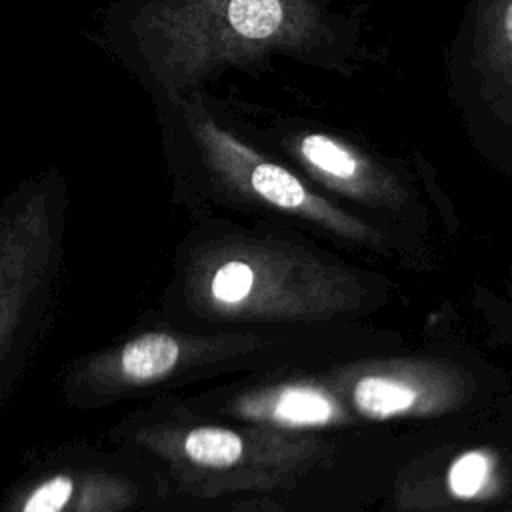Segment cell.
Here are the masks:
<instances>
[{"mask_svg":"<svg viewBox=\"0 0 512 512\" xmlns=\"http://www.w3.org/2000/svg\"><path fill=\"white\" fill-rule=\"evenodd\" d=\"M364 300L358 278L300 246L214 224L178 248L160 312L196 330L246 322H318Z\"/></svg>","mask_w":512,"mask_h":512,"instance_id":"6da1fadb","label":"cell"},{"mask_svg":"<svg viewBox=\"0 0 512 512\" xmlns=\"http://www.w3.org/2000/svg\"><path fill=\"white\" fill-rule=\"evenodd\" d=\"M342 22L318 0H138L122 16L120 48L166 98L188 96L232 66L274 54L328 58Z\"/></svg>","mask_w":512,"mask_h":512,"instance_id":"7a4b0ae2","label":"cell"},{"mask_svg":"<svg viewBox=\"0 0 512 512\" xmlns=\"http://www.w3.org/2000/svg\"><path fill=\"white\" fill-rule=\"evenodd\" d=\"M106 438L154 462L172 494L200 500L286 486L330 454L318 434L210 416L170 394L122 416Z\"/></svg>","mask_w":512,"mask_h":512,"instance_id":"3957f363","label":"cell"},{"mask_svg":"<svg viewBox=\"0 0 512 512\" xmlns=\"http://www.w3.org/2000/svg\"><path fill=\"white\" fill-rule=\"evenodd\" d=\"M66 184L58 172L0 200V412L56 324L66 284Z\"/></svg>","mask_w":512,"mask_h":512,"instance_id":"277c9868","label":"cell"},{"mask_svg":"<svg viewBox=\"0 0 512 512\" xmlns=\"http://www.w3.org/2000/svg\"><path fill=\"white\" fill-rule=\"evenodd\" d=\"M252 346L246 334L186 328L160 310H146L112 340L72 358L58 376V390L74 410L152 400L210 376Z\"/></svg>","mask_w":512,"mask_h":512,"instance_id":"5b68a950","label":"cell"},{"mask_svg":"<svg viewBox=\"0 0 512 512\" xmlns=\"http://www.w3.org/2000/svg\"><path fill=\"white\" fill-rule=\"evenodd\" d=\"M174 102L182 112L190 146V162L182 176L184 192L266 208L352 244L376 248L384 242L368 222L218 124L198 100L184 96Z\"/></svg>","mask_w":512,"mask_h":512,"instance_id":"8992f818","label":"cell"},{"mask_svg":"<svg viewBox=\"0 0 512 512\" xmlns=\"http://www.w3.org/2000/svg\"><path fill=\"white\" fill-rule=\"evenodd\" d=\"M170 496L146 456L80 440L32 454L0 488V512H156Z\"/></svg>","mask_w":512,"mask_h":512,"instance_id":"52a82bcc","label":"cell"},{"mask_svg":"<svg viewBox=\"0 0 512 512\" xmlns=\"http://www.w3.org/2000/svg\"><path fill=\"white\" fill-rule=\"evenodd\" d=\"M332 378L358 422L444 416L458 410L472 392L466 372L432 358L358 362Z\"/></svg>","mask_w":512,"mask_h":512,"instance_id":"ba28073f","label":"cell"},{"mask_svg":"<svg viewBox=\"0 0 512 512\" xmlns=\"http://www.w3.org/2000/svg\"><path fill=\"white\" fill-rule=\"evenodd\" d=\"M198 412L292 434L360 424L332 376H292L184 398Z\"/></svg>","mask_w":512,"mask_h":512,"instance_id":"9c48e42d","label":"cell"},{"mask_svg":"<svg viewBox=\"0 0 512 512\" xmlns=\"http://www.w3.org/2000/svg\"><path fill=\"white\" fill-rule=\"evenodd\" d=\"M282 150L334 194L374 210H400L408 202L400 178L356 144L324 130L288 128L280 134Z\"/></svg>","mask_w":512,"mask_h":512,"instance_id":"30bf717a","label":"cell"},{"mask_svg":"<svg viewBox=\"0 0 512 512\" xmlns=\"http://www.w3.org/2000/svg\"><path fill=\"white\" fill-rule=\"evenodd\" d=\"M472 66L488 96L512 104V0H476Z\"/></svg>","mask_w":512,"mask_h":512,"instance_id":"8fae6325","label":"cell"},{"mask_svg":"<svg viewBox=\"0 0 512 512\" xmlns=\"http://www.w3.org/2000/svg\"><path fill=\"white\" fill-rule=\"evenodd\" d=\"M510 466L492 448H468L448 460L440 474L442 492L458 504H488L510 484Z\"/></svg>","mask_w":512,"mask_h":512,"instance_id":"7c38bea8","label":"cell"}]
</instances>
